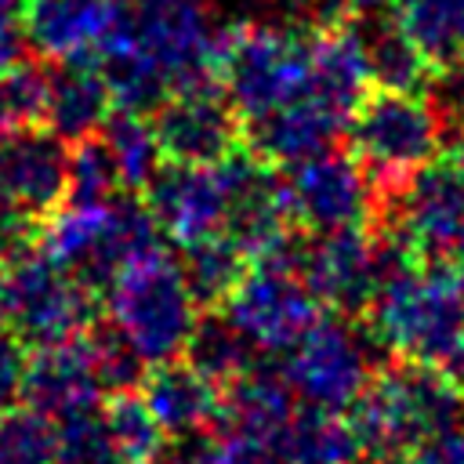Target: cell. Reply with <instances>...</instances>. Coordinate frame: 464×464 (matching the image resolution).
<instances>
[{"mask_svg":"<svg viewBox=\"0 0 464 464\" xmlns=\"http://www.w3.org/2000/svg\"><path fill=\"white\" fill-rule=\"evenodd\" d=\"M102 294L109 326L145 366L185 355V344L199 323V301L188 290L181 261H174L163 243L130 257Z\"/></svg>","mask_w":464,"mask_h":464,"instance_id":"6da1fadb","label":"cell"},{"mask_svg":"<svg viewBox=\"0 0 464 464\" xmlns=\"http://www.w3.org/2000/svg\"><path fill=\"white\" fill-rule=\"evenodd\" d=\"M366 326L395 359L435 366L464 326V276L446 261H410L377 290Z\"/></svg>","mask_w":464,"mask_h":464,"instance_id":"7a4b0ae2","label":"cell"},{"mask_svg":"<svg viewBox=\"0 0 464 464\" xmlns=\"http://www.w3.org/2000/svg\"><path fill=\"white\" fill-rule=\"evenodd\" d=\"M218 83L243 120L308 94L312 29L243 18L218 33Z\"/></svg>","mask_w":464,"mask_h":464,"instance_id":"3957f363","label":"cell"},{"mask_svg":"<svg viewBox=\"0 0 464 464\" xmlns=\"http://www.w3.org/2000/svg\"><path fill=\"white\" fill-rule=\"evenodd\" d=\"M344 134L348 152L377 185L381 207L442 152V116L424 91L370 87V94L352 109Z\"/></svg>","mask_w":464,"mask_h":464,"instance_id":"277c9868","label":"cell"},{"mask_svg":"<svg viewBox=\"0 0 464 464\" xmlns=\"http://www.w3.org/2000/svg\"><path fill=\"white\" fill-rule=\"evenodd\" d=\"M460 410L464 395L453 392L439 370L399 359L392 370H373L362 395L348 406V420L362 453H373L377 460H406L420 439L450 424Z\"/></svg>","mask_w":464,"mask_h":464,"instance_id":"5b68a950","label":"cell"},{"mask_svg":"<svg viewBox=\"0 0 464 464\" xmlns=\"http://www.w3.org/2000/svg\"><path fill=\"white\" fill-rule=\"evenodd\" d=\"M98 323V290L58 265L40 239L0 261V326L25 348L72 341Z\"/></svg>","mask_w":464,"mask_h":464,"instance_id":"8992f818","label":"cell"},{"mask_svg":"<svg viewBox=\"0 0 464 464\" xmlns=\"http://www.w3.org/2000/svg\"><path fill=\"white\" fill-rule=\"evenodd\" d=\"M156 243L160 228L141 196H116L109 203L65 199L40 221V246L94 290H105L130 257Z\"/></svg>","mask_w":464,"mask_h":464,"instance_id":"52a82bcc","label":"cell"},{"mask_svg":"<svg viewBox=\"0 0 464 464\" xmlns=\"http://www.w3.org/2000/svg\"><path fill=\"white\" fill-rule=\"evenodd\" d=\"M410 261H417L406 243L377 225L304 232L301 276L315 301L344 319L366 315L377 290Z\"/></svg>","mask_w":464,"mask_h":464,"instance_id":"ba28073f","label":"cell"},{"mask_svg":"<svg viewBox=\"0 0 464 464\" xmlns=\"http://www.w3.org/2000/svg\"><path fill=\"white\" fill-rule=\"evenodd\" d=\"M218 33L210 0H127V40L167 91L218 83Z\"/></svg>","mask_w":464,"mask_h":464,"instance_id":"9c48e42d","label":"cell"},{"mask_svg":"<svg viewBox=\"0 0 464 464\" xmlns=\"http://www.w3.org/2000/svg\"><path fill=\"white\" fill-rule=\"evenodd\" d=\"M464 225V149L439 152L381 207L377 228L392 232L417 261H446Z\"/></svg>","mask_w":464,"mask_h":464,"instance_id":"30bf717a","label":"cell"},{"mask_svg":"<svg viewBox=\"0 0 464 464\" xmlns=\"http://www.w3.org/2000/svg\"><path fill=\"white\" fill-rule=\"evenodd\" d=\"M283 185L290 221L301 232H330L381 221V192L348 149H326L286 167Z\"/></svg>","mask_w":464,"mask_h":464,"instance_id":"8fae6325","label":"cell"},{"mask_svg":"<svg viewBox=\"0 0 464 464\" xmlns=\"http://www.w3.org/2000/svg\"><path fill=\"white\" fill-rule=\"evenodd\" d=\"M221 308L257 352H290L323 312L301 268L272 261H250L246 276Z\"/></svg>","mask_w":464,"mask_h":464,"instance_id":"7c38bea8","label":"cell"},{"mask_svg":"<svg viewBox=\"0 0 464 464\" xmlns=\"http://www.w3.org/2000/svg\"><path fill=\"white\" fill-rule=\"evenodd\" d=\"M283 377L304 406L348 413L373 377V359L352 323L330 312V319L319 315V323L286 352Z\"/></svg>","mask_w":464,"mask_h":464,"instance_id":"4fadbf2b","label":"cell"},{"mask_svg":"<svg viewBox=\"0 0 464 464\" xmlns=\"http://www.w3.org/2000/svg\"><path fill=\"white\" fill-rule=\"evenodd\" d=\"M152 130L163 160L218 167L243 149V116L221 91V83L170 91L152 112Z\"/></svg>","mask_w":464,"mask_h":464,"instance_id":"5bb4252c","label":"cell"},{"mask_svg":"<svg viewBox=\"0 0 464 464\" xmlns=\"http://www.w3.org/2000/svg\"><path fill=\"white\" fill-rule=\"evenodd\" d=\"M138 196L156 228L178 246L225 232V181L218 167L163 160Z\"/></svg>","mask_w":464,"mask_h":464,"instance_id":"9a60e30c","label":"cell"},{"mask_svg":"<svg viewBox=\"0 0 464 464\" xmlns=\"http://www.w3.org/2000/svg\"><path fill=\"white\" fill-rule=\"evenodd\" d=\"M123 14L127 0H25L22 25L44 62H94Z\"/></svg>","mask_w":464,"mask_h":464,"instance_id":"2e32d148","label":"cell"},{"mask_svg":"<svg viewBox=\"0 0 464 464\" xmlns=\"http://www.w3.org/2000/svg\"><path fill=\"white\" fill-rule=\"evenodd\" d=\"M105 384L94 370L87 337H72V341H54V344H40L25 355V370H22V399L29 410L58 420H69L76 413L98 410Z\"/></svg>","mask_w":464,"mask_h":464,"instance_id":"e0dca14e","label":"cell"},{"mask_svg":"<svg viewBox=\"0 0 464 464\" xmlns=\"http://www.w3.org/2000/svg\"><path fill=\"white\" fill-rule=\"evenodd\" d=\"M65 163L69 145L47 127L0 134V192L36 221L65 203Z\"/></svg>","mask_w":464,"mask_h":464,"instance_id":"ac0fdd59","label":"cell"},{"mask_svg":"<svg viewBox=\"0 0 464 464\" xmlns=\"http://www.w3.org/2000/svg\"><path fill=\"white\" fill-rule=\"evenodd\" d=\"M294 399L297 395L290 392L283 370H265L261 362H254L246 373H239L236 381L221 388L218 428L246 442L261 457V464H272L276 442L297 410Z\"/></svg>","mask_w":464,"mask_h":464,"instance_id":"d6986e66","label":"cell"},{"mask_svg":"<svg viewBox=\"0 0 464 464\" xmlns=\"http://www.w3.org/2000/svg\"><path fill=\"white\" fill-rule=\"evenodd\" d=\"M370 87H373V80H370L362 29L352 18L312 29L308 98L348 123L352 109L370 94Z\"/></svg>","mask_w":464,"mask_h":464,"instance_id":"ffe728a7","label":"cell"},{"mask_svg":"<svg viewBox=\"0 0 464 464\" xmlns=\"http://www.w3.org/2000/svg\"><path fill=\"white\" fill-rule=\"evenodd\" d=\"M141 399L156 413L167 435H196L214 431L221 420V384L196 370L188 359H167L141 373Z\"/></svg>","mask_w":464,"mask_h":464,"instance_id":"44dd1931","label":"cell"},{"mask_svg":"<svg viewBox=\"0 0 464 464\" xmlns=\"http://www.w3.org/2000/svg\"><path fill=\"white\" fill-rule=\"evenodd\" d=\"M341 130H344V120L304 94L265 116L243 120V145L257 160L286 170L315 152H326Z\"/></svg>","mask_w":464,"mask_h":464,"instance_id":"7402d4cb","label":"cell"},{"mask_svg":"<svg viewBox=\"0 0 464 464\" xmlns=\"http://www.w3.org/2000/svg\"><path fill=\"white\" fill-rule=\"evenodd\" d=\"M116 102L105 72L94 62H58L51 65L47 91V130H54L65 145L91 138L105 127Z\"/></svg>","mask_w":464,"mask_h":464,"instance_id":"603a6c76","label":"cell"},{"mask_svg":"<svg viewBox=\"0 0 464 464\" xmlns=\"http://www.w3.org/2000/svg\"><path fill=\"white\" fill-rule=\"evenodd\" d=\"M362 453L348 413L304 406L286 420L272 464H352Z\"/></svg>","mask_w":464,"mask_h":464,"instance_id":"cb8c5ba5","label":"cell"},{"mask_svg":"<svg viewBox=\"0 0 464 464\" xmlns=\"http://www.w3.org/2000/svg\"><path fill=\"white\" fill-rule=\"evenodd\" d=\"M392 22L424 54L435 80L464 62V0H388Z\"/></svg>","mask_w":464,"mask_h":464,"instance_id":"d4e9b609","label":"cell"},{"mask_svg":"<svg viewBox=\"0 0 464 464\" xmlns=\"http://www.w3.org/2000/svg\"><path fill=\"white\" fill-rule=\"evenodd\" d=\"M246 268H250V254L228 232L207 236V239H199L192 246H181V272L188 279L192 297L203 308L225 304L228 294L246 276Z\"/></svg>","mask_w":464,"mask_h":464,"instance_id":"484cf974","label":"cell"},{"mask_svg":"<svg viewBox=\"0 0 464 464\" xmlns=\"http://www.w3.org/2000/svg\"><path fill=\"white\" fill-rule=\"evenodd\" d=\"M102 141L112 152V163L120 170L123 192H141L149 185V178L160 170L163 152L152 130L149 112H134V109H112V116L105 120V127L98 130Z\"/></svg>","mask_w":464,"mask_h":464,"instance_id":"4316f807","label":"cell"},{"mask_svg":"<svg viewBox=\"0 0 464 464\" xmlns=\"http://www.w3.org/2000/svg\"><path fill=\"white\" fill-rule=\"evenodd\" d=\"M185 359L225 388L228 381H236L239 373H246L257 362V348L221 312V315H199V323L185 344Z\"/></svg>","mask_w":464,"mask_h":464,"instance_id":"83f0119b","label":"cell"},{"mask_svg":"<svg viewBox=\"0 0 464 464\" xmlns=\"http://www.w3.org/2000/svg\"><path fill=\"white\" fill-rule=\"evenodd\" d=\"M362 29V25H359ZM362 44H366V62H370V80L373 87H388V91H424L435 72L424 62V54L406 40V33L388 22V25H373L362 29Z\"/></svg>","mask_w":464,"mask_h":464,"instance_id":"f1b7e54d","label":"cell"},{"mask_svg":"<svg viewBox=\"0 0 464 464\" xmlns=\"http://www.w3.org/2000/svg\"><path fill=\"white\" fill-rule=\"evenodd\" d=\"M112 446L120 453V464H149L152 457L163 453L167 446V431L156 420V413L149 410V402L141 399V392H112L109 406L102 410Z\"/></svg>","mask_w":464,"mask_h":464,"instance_id":"f546056e","label":"cell"},{"mask_svg":"<svg viewBox=\"0 0 464 464\" xmlns=\"http://www.w3.org/2000/svg\"><path fill=\"white\" fill-rule=\"evenodd\" d=\"M51 69L36 62H14L0 69V134L47 127Z\"/></svg>","mask_w":464,"mask_h":464,"instance_id":"4dcf8cb0","label":"cell"},{"mask_svg":"<svg viewBox=\"0 0 464 464\" xmlns=\"http://www.w3.org/2000/svg\"><path fill=\"white\" fill-rule=\"evenodd\" d=\"M123 192L120 170L112 163L109 145L102 134L69 141V163H65V199L69 203H109Z\"/></svg>","mask_w":464,"mask_h":464,"instance_id":"1f68e13d","label":"cell"},{"mask_svg":"<svg viewBox=\"0 0 464 464\" xmlns=\"http://www.w3.org/2000/svg\"><path fill=\"white\" fill-rule=\"evenodd\" d=\"M58 431L54 420L22 406L0 413V464H54Z\"/></svg>","mask_w":464,"mask_h":464,"instance_id":"d6a6232c","label":"cell"},{"mask_svg":"<svg viewBox=\"0 0 464 464\" xmlns=\"http://www.w3.org/2000/svg\"><path fill=\"white\" fill-rule=\"evenodd\" d=\"M54 431H58L54 464H120L102 410H87L69 420H58Z\"/></svg>","mask_w":464,"mask_h":464,"instance_id":"836d02e7","label":"cell"},{"mask_svg":"<svg viewBox=\"0 0 464 464\" xmlns=\"http://www.w3.org/2000/svg\"><path fill=\"white\" fill-rule=\"evenodd\" d=\"M160 464H261V457L228 431H196L181 435L174 446H163Z\"/></svg>","mask_w":464,"mask_h":464,"instance_id":"e575fe53","label":"cell"},{"mask_svg":"<svg viewBox=\"0 0 464 464\" xmlns=\"http://www.w3.org/2000/svg\"><path fill=\"white\" fill-rule=\"evenodd\" d=\"M406 464H464V410L450 424H442L428 439H420L406 453Z\"/></svg>","mask_w":464,"mask_h":464,"instance_id":"d590c367","label":"cell"},{"mask_svg":"<svg viewBox=\"0 0 464 464\" xmlns=\"http://www.w3.org/2000/svg\"><path fill=\"white\" fill-rule=\"evenodd\" d=\"M22 370H25L22 341L0 326V413H7L22 395Z\"/></svg>","mask_w":464,"mask_h":464,"instance_id":"8d00e7d4","label":"cell"},{"mask_svg":"<svg viewBox=\"0 0 464 464\" xmlns=\"http://www.w3.org/2000/svg\"><path fill=\"white\" fill-rule=\"evenodd\" d=\"M25 0H0V69L25 58V25H22Z\"/></svg>","mask_w":464,"mask_h":464,"instance_id":"74e56055","label":"cell"},{"mask_svg":"<svg viewBox=\"0 0 464 464\" xmlns=\"http://www.w3.org/2000/svg\"><path fill=\"white\" fill-rule=\"evenodd\" d=\"M431 370H439V373L446 377V384H450L453 392H460V395H464V326H460L457 341L446 348V355H442Z\"/></svg>","mask_w":464,"mask_h":464,"instance_id":"f35d334b","label":"cell"},{"mask_svg":"<svg viewBox=\"0 0 464 464\" xmlns=\"http://www.w3.org/2000/svg\"><path fill=\"white\" fill-rule=\"evenodd\" d=\"M446 265H450V268H457V272L464 276V225H460V232H457V239L450 243V254H446Z\"/></svg>","mask_w":464,"mask_h":464,"instance_id":"ab89813d","label":"cell"},{"mask_svg":"<svg viewBox=\"0 0 464 464\" xmlns=\"http://www.w3.org/2000/svg\"><path fill=\"white\" fill-rule=\"evenodd\" d=\"M348 14H366V11H377L381 4H388V0H337Z\"/></svg>","mask_w":464,"mask_h":464,"instance_id":"60d3db41","label":"cell"},{"mask_svg":"<svg viewBox=\"0 0 464 464\" xmlns=\"http://www.w3.org/2000/svg\"><path fill=\"white\" fill-rule=\"evenodd\" d=\"M460 130H464V98H460ZM460 149H464V141H460Z\"/></svg>","mask_w":464,"mask_h":464,"instance_id":"b9f144b4","label":"cell"},{"mask_svg":"<svg viewBox=\"0 0 464 464\" xmlns=\"http://www.w3.org/2000/svg\"><path fill=\"white\" fill-rule=\"evenodd\" d=\"M352 464H384V460H359V457H355Z\"/></svg>","mask_w":464,"mask_h":464,"instance_id":"7bdbcfd3","label":"cell"}]
</instances>
